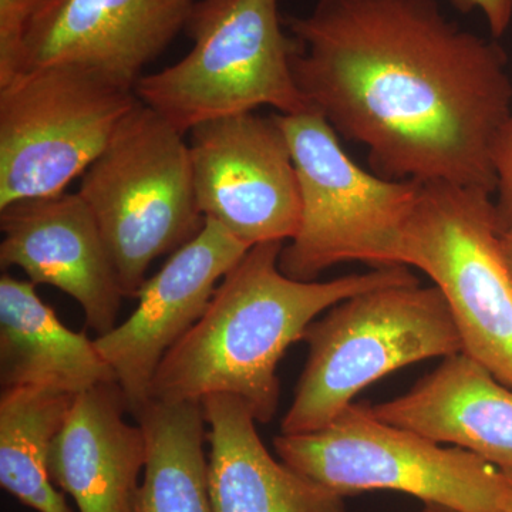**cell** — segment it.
Masks as SVG:
<instances>
[{"label":"cell","instance_id":"cell-1","mask_svg":"<svg viewBox=\"0 0 512 512\" xmlns=\"http://www.w3.org/2000/svg\"><path fill=\"white\" fill-rule=\"evenodd\" d=\"M309 109L362 144L387 180L495 192L491 153L512 113L507 53L437 0H318L285 16Z\"/></svg>","mask_w":512,"mask_h":512},{"label":"cell","instance_id":"cell-2","mask_svg":"<svg viewBox=\"0 0 512 512\" xmlns=\"http://www.w3.org/2000/svg\"><path fill=\"white\" fill-rule=\"evenodd\" d=\"M282 248L284 242L255 245L222 278L207 311L161 360L151 400L201 403L229 394L248 404L256 423H269L281 394L279 362L320 313L359 293L419 282L409 266L296 281L279 268Z\"/></svg>","mask_w":512,"mask_h":512},{"label":"cell","instance_id":"cell-3","mask_svg":"<svg viewBox=\"0 0 512 512\" xmlns=\"http://www.w3.org/2000/svg\"><path fill=\"white\" fill-rule=\"evenodd\" d=\"M309 356L281 434L329 426L357 393L421 360L463 352L460 333L436 285H390L353 296L313 320Z\"/></svg>","mask_w":512,"mask_h":512},{"label":"cell","instance_id":"cell-4","mask_svg":"<svg viewBox=\"0 0 512 512\" xmlns=\"http://www.w3.org/2000/svg\"><path fill=\"white\" fill-rule=\"evenodd\" d=\"M184 32L190 52L141 77L134 92L185 136L205 121L262 106L309 110L293 79L295 43L279 0H195Z\"/></svg>","mask_w":512,"mask_h":512},{"label":"cell","instance_id":"cell-5","mask_svg":"<svg viewBox=\"0 0 512 512\" xmlns=\"http://www.w3.org/2000/svg\"><path fill=\"white\" fill-rule=\"evenodd\" d=\"M185 134L138 103L82 175L124 298L136 299L151 262L174 254L205 225Z\"/></svg>","mask_w":512,"mask_h":512},{"label":"cell","instance_id":"cell-6","mask_svg":"<svg viewBox=\"0 0 512 512\" xmlns=\"http://www.w3.org/2000/svg\"><path fill=\"white\" fill-rule=\"evenodd\" d=\"M275 116L288 137L301 192V221L279 255L281 271L312 282L343 262L402 266L403 229L423 184L363 170L315 110Z\"/></svg>","mask_w":512,"mask_h":512},{"label":"cell","instance_id":"cell-7","mask_svg":"<svg viewBox=\"0 0 512 512\" xmlns=\"http://www.w3.org/2000/svg\"><path fill=\"white\" fill-rule=\"evenodd\" d=\"M274 447L288 466L343 497L396 491L458 512H511L504 470L464 448L384 423L360 404L322 430L279 434Z\"/></svg>","mask_w":512,"mask_h":512},{"label":"cell","instance_id":"cell-8","mask_svg":"<svg viewBox=\"0 0 512 512\" xmlns=\"http://www.w3.org/2000/svg\"><path fill=\"white\" fill-rule=\"evenodd\" d=\"M399 265L429 276L446 298L463 352L512 389V275L493 194L421 185L403 229Z\"/></svg>","mask_w":512,"mask_h":512},{"label":"cell","instance_id":"cell-9","mask_svg":"<svg viewBox=\"0 0 512 512\" xmlns=\"http://www.w3.org/2000/svg\"><path fill=\"white\" fill-rule=\"evenodd\" d=\"M138 103L134 90L73 64L26 70L0 87V210L63 194Z\"/></svg>","mask_w":512,"mask_h":512},{"label":"cell","instance_id":"cell-10","mask_svg":"<svg viewBox=\"0 0 512 512\" xmlns=\"http://www.w3.org/2000/svg\"><path fill=\"white\" fill-rule=\"evenodd\" d=\"M198 207L249 247L291 241L301 192L291 146L275 114L220 117L188 131Z\"/></svg>","mask_w":512,"mask_h":512},{"label":"cell","instance_id":"cell-11","mask_svg":"<svg viewBox=\"0 0 512 512\" xmlns=\"http://www.w3.org/2000/svg\"><path fill=\"white\" fill-rule=\"evenodd\" d=\"M249 249L228 229L205 218L200 234L146 279L130 318L94 339L134 417L151 402V383L161 360L204 315L222 278Z\"/></svg>","mask_w":512,"mask_h":512},{"label":"cell","instance_id":"cell-12","mask_svg":"<svg viewBox=\"0 0 512 512\" xmlns=\"http://www.w3.org/2000/svg\"><path fill=\"white\" fill-rule=\"evenodd\" d=\"M194 3L43 0L29 29L23 72L73 64L134 90L144 67L184 32Z\"/></svg>","mask_w":512,"mask_h":512},{"label":"cell","instance_id":"cell-13","mask_svg":"<svg viewBox=\"0 0 512 512\" xmlns=\"http://www.w3.org/2000/svg\"><path fill=\"white\" fill-rule=\"evenodd\" d=\"M0 231L3 269L16 266L33 284L69 295L99 336L116 328L124 296L99 225L79 192L13 202L0 210Z\"/></svg>","mask_w":512,"mask_h":512},{"label":"cell","instance_id":"cell-14","mask_svg":"<svg viewBox=\"0 0 512 512\" xmlns=\"http://www.w3.org/2000/svg\"><path fill=\"white\" fill-rule=\"evenodd\" d=\"M127 413V397L117 382L74 397L50 450L49 473L79 512H134L147 441L138 423H127Z\"/></svg>","mask_w":512,"mask_h":512},{"label":"cell","instance_id":"cell-15","mask_svg":"<svg viewBox=\"0 0 512 512\" xmlns=\"http://www.w3.org/2000/svg\"><path fill=\"white\" fill-rule=\"evenodd\" d=\"M377 419L512 468V389L467 353L444 357L410 392L370 407Z\"/></svg>","mask_w":512,"mask_h":512},{"label":"cell","instance_id":"cell-16","mask_svg":"<svg viewBox=\"0 0 512 512\" xmlns=\"http://www.w3.org/2000/svg\"><path fill=\"white\" fill-rule=\"evenodd\" d=\"M201 404L214 512H349L343 495L271 456L244 400L214 394Z\"/></svg>","mask_w":512,"mask_h":512},{"label":"cell","instance_id":"cell-17","mask_svg":"<svg viewBox=\"0 0 512 512\" xmlns=\"http://www.w3.org/2000/svg\"><path fill=\"white\" fill-rule=\"evenodd\" d=\"M117 382L94 340L63 325L36 285L9 274L0 278V384L39 386L79 394Z\"/></svg>","mask_w":512,"mask_h":512},{"label":"cell","instance_id":"cell-18","mask_svg":"<svg viewBox=\"0 0 512 512\" xmlns=\"http://www.w3.org/2000/svg\"><path fill=\"white\" fill-rule=\"evenodd\" d=\"M147 463L134 512H214L201 403L151 400L137 414Z\"/></svg>","mask_w":512,"mask_h":512},{"label":"cell","instance_id":"cell-19","mask_svg":"<svg viewBox=\"0 0 512 512\" xmlns=\"http://www.w3.org/2000/svg\"><path fill=\"white\" fill-rule=\"evenodd\" d=\"M76 394L25 386L0 396V485L36 512H73L53 484L49 456Z\"/></svg>","mask_w":512,"mask_h":512},{"label":"cell","instance_id":"cell-20","mask_svg":"<svg viewBox=\"0 0 512 512\" xmlns=\"http://www.w3.org/2000/svg\"><path fill=\"white\" fill-rule=\"evenodd\" d=\"M43 0H0V87L23 72L26 40Z\"/></svg>","mask_w":512,"mask_h":512},{"label":"cell","instance_id":"cell-21","mask_svg":"<svg viewBox=\"0 0 512 512\" xmlns=\"http://www.w3.org/2000/svg\"><path fill=\"white\" fill-rule=\"evenodd\" d=\"M491 161L497 194L495 210L503 232L512 228V113L495 137Z\"/></svg>","mask_w":512,"mask_h":512},{"label":"cell","instance_id":"cell-22","mask_svg":"<svg viewBox=\"0 0 512 512\" xmlns=\"http://www.w3.org/2000/svg\"><path fill=\"white\" fill-rule=\"evenodd\" d=\"M461 13L481 12L491 35L497 39L507 32L512 22V0H448Z\"/></svg>","mask_w":512,"mask_h":512},{"label":"cell","instance_id":"cell-23","mask_svg":"<svg viewBox=\"0 0 512 512\" xmlns=\"http://www.w3.org/2000/svg\"><path fill=\"white\" fill-rule=\"evenodd\" d=\"M501 244H503L505 261H507L512 275V228L501 232Z\"/></svg>","mask_w":512,"mask_h":512},{"label":"cell","instance_id":"cell-24","mask_svg":"<svg viewBox=\"0 0 512 512\" xmlns=\"http://www.w3.org/2000/svg\"><path fill=\"white\" fill-rule=\"evenodd\" d=\"M421 512H458L450 510V508L441 507V505L427 504L424 505L423 511Z\"/></svg>","mask_w":512,"mask_h":512},{"label":"cell","instance_id":"cell-25","mask_svg":"<svg viewBox=\"0 0 512 512\" xmlns=\"http://www.w3.org/2000/svg\"><path fill=\"white\" fill-rule=\"evenodd\" d=\"M503 470V468H501ZM504 473L507 474L508 481H510L511 490V512H512V468H504Z\"/></svg>","mask_w":512,"mask_h":512}]
</instances>
